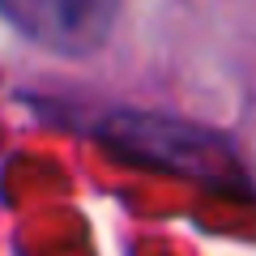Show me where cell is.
Listing matches in <instances>:
<instances>
[{"instance_id":"cell-1","label":"cell","mask_w":256,"mask_h":256,"mask_svg":"<svg viewBox=\"0 0 256 256\" xmlns=\"http://www.w3.org/2000/svg\"><path fill=\"white\" fill-rule=\"evenodd\" d=\"M120 0H0V18L30 43L60 56H90L107 43Z\"/></svg>"}]
</instances>
